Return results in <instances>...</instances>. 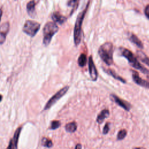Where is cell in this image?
I'll list each match as a JSON object with an SVG mask.
<instances>
[{"label": "cell", "instance_id": "1", "mask_svg": "<svg viewBox=\"0 0 149 149\" xmlns=\"http://www.w3.org/2000/svg\"><path fill=\"white\" fill-rule=\"evenodd\" d=\"M113 47L111 42H107L102 44L98 48V54L103 62L110 66L113 63Z\"/></svg>", "mask_w": 149, "mask_h": 149}, {"label": "cell", "instance_id": "2", "mask_svg": "<svg viewBox=\"0 0 149 149\" xmlns=\"http://www.w3.org/2000/svg\"><path fill=\"white\" fill-rule=\"evenodd\" d=\"M121 54L125 58H126L127 59L130 66H132V67H133L136 69L140 70L143 73L149 75V69L143 66L139 62L136 56H134V55L130 50L125 48H122Z\"/></svg>", "mask_w": 149, "mask_h": 149}, {"label": "cell", "instance_id": "3", "mask_svg": "<svg viewBox=\"0 0 149 149\" xmlns=\"http://www.w3.org/2000/svg\"><path fill=\"white\" fill-rule=\"evenodd\" d=\"M89 5V2H88L87 5H86L84 9L81 12L76 19L74 27V33H73V38H74V42L76 46H77L81 41V26L82 23L85 16V15L87 12L88 9V7Z\"/></svg>", "mask_w": 149, "mask_h": 149}, {"label": "cell", "instance_id": "4", "mask_svg": "<svg viewBox=\"0 0 149 149\" xmlns=\"http://www.w3.org/2000/svg\"><path fill=\"white\" fill-rule=\"evenodd\" d=\"M59 28L55 22L47 23L43 28V44L47 46L51 42L52 37L57 33Z\"/></svg>", "mask_w": 149, "mask_h": 149}, {"label": "cell", "instance_id": "5", "mask_svg": "<svg viewBox=\"0 0 149 149\" xmlns=\"http://www.w3.org/2000/svg\"><path fill=\"white\" fill-rule=\"evenodd\" d=\"M40 28V24L33 20H26L23 27V31L30 37H34Z\"/></svg>", "mask_w": 149, "mask_h": 149}, {"label": "cell", "instance_id": "6", "mask_svg": "<svg viewBox=\"0 0 149 149\" xmlns=\"http://www.w3.org/2000/svg\"><path fill=\"white\" fill-rule=\"evenodd\" d=\"M69 88V86H66L64 87H63L62 88H61L59 91H58L55 94H54L49 100V101L47 102V103L46 104V105L44 107V109L46 110L48 109L49 108H50L53 105H54L62 97H63L66 93V92L68 91Z\"/></svg>", "mask_w": 149, "mask_h": 149}, {"label": "cell", "instance_id": "7", "mask_svg": "<svg viewBox=\"0 0 149 149\" xmlns=\"http://www.w3.org/2000/svg\"><path fill=\"white\" fill-rule=\"evenodd\" d=\"M110 96L112 101H113L116 104H118L119 106L123 108L125 110L129 111L132 108V105L129 102L121 99L120 97H118L117 95L113 94H111Z\"/></svg>", "mask_w": 149, "mask_h": 149}, {"label": "cell", "instance_id": "8", "mask_svg": "<svg viewBox=\"0 0 149 149\" xmlns=\"http://www.w3.org/2000/svg\"><path fill=\"white\" fill-rule=\"evenodd\" d=\"M88 71L91 79L93 81H96L98 77V73L91 56L88 58Z\"/></svg>", "mask_w": 149, "mask_h": 149}, {"label": "cell", "instance_id": "9", "mask_svg": "<svg viewBox=\"0 0 149 149\" xmlns=\"http://www.w3.org/2000/svg\"><path fill=\"white\" fill-rule=\"evenodd\" d=\"M132 78H133V81H134V83H136L137 84L140 86H142V87H146V88H147L149 89V82L141 79L138 72L133 70H132Z\"/></svg>", "mask_w": 149, "mask_h": 149}, {"label": "cell", "instance_id": "10", "mask_svg": "<svg viewBox=\"0 0 149 149\" xmlns=\"http://www.w3.org/2000/svg\"><path fill=\"white\" fill-rule=\"evenodd\" d=\"M9 30V23L6 22L0 26V44H2L6 40V36Z\"/></svg>", "mask_w": 149, "mask_h": 149}, {"label": "cell", "instance_id": "11", "mask_svg": "<svg viewBox=\"0 0 149 149\" xmlns=\"http://www.w3.org/2000/svg\"><path fill=\"white\" fill-rule=\"evenodd\" d=\"M21 129H22V127H19L15 131L13 137L10 141L9 146L7 147L8 148H17V142H18V139L21 132Z\"/></svg>", "mask_w": 149, "mask_h": 149}, {"label": "cell", "instance_id": "12", "mask_svg": "<svg viewBox=\"0 0 149 149\" xmlns=\"http://www.w3.org/2000/svg\"><path fill=\"white\" fill-rule=\"evenodd\" d=\"M38 3L36 0H31L26 5V10L30 17H34L36 15V5Z\"/></svg>", "mask_w": 149, "mask_h": 149}, {"label": "cell", "instance_id": "13", "mask_svg": "<svg viewBox=\"0 0 149 149\" xmlns=\"http://www.w3.org/2000/svg\"><path fill=\"white\" fill-rule=\"evenodd\" d=\"M51 18L54 22L57 23L59 24H62L66 20V17L62 15H61L58 12H54L51 15Z\"/></svg>", "mask_w": 149, "mask_h": 149}, {"label": "cell", "instance_id": "14", "mask_svg": "<svg viewBox=\"0 0 149 149\" xmlns=\"http://www.w3.org/2000/svg\"><path fill=\"white\" fill-rule=\"evenodd\" d=\"M109 115V111L107 109H103L101 111V112L98 115L97 117V123H102L104 120H105V119L107 118Z\"/></svg>", "mask_w": 149, "mask_h": 149}, {"label": "cell", "instance_id": "15", "mask_svg": "<svg viewBox=\"0 0 149 149\" xmlns=\"http://www.w3.org/2000/svg\"><path fill=\"white\" fill-rule=\"evenodd\" d=\"M104 71L108 73L109 75H111V76H112L114 79L118 80H119L120 81L123 83H126V81L123 79L122 78V77H120V76H119L115 71L112 70V69H104Z\"/></svg>", "mask_w": 149, "mask_h": 149}, {"label": "cell", "instance_id": "16", "mask_svg": "<svg viewBox=\"0 0 149 149\" xmlns=\"http://www.w3.org/2000/svg\"><path fill=\"white\" fill-rule=\"evenodd\" d=\"M129 40L134 44L137 47H138L140 48H143V44L141 40L134 34H131V35L129 37Z\"/></svg>", "mask_w": 149, "mask_h": 149}, {"label": "cell", "instance_id": "17", "mask_svg": "<svg viewBox=\"0 0 149 149\" xmlns=\"http://www.w3.org/2000/svg\"><path fill=\"white\" fill-rule=\"evenodd\" d=\"M136 54L137 57L142 62L149 66V57H148L145 53L141 51H137Z\"/></svg>", "mask_w": 149, "mask_h": 149}, {"label": "cell", "instance_id": "18", "mask_svg": "<svg viewBox=\"0 0 149 149\" xmlns=\"http://www.w3.org/2000/svg\"><path fill=\"white\" fill-rule=\"evenodd\" d=\"M65 129L68 132H74L77 129V125L74 122L68 123L65 126Z\"/></svg>", "mask_w": 149, "mask_h": 149}, {"label": "cell", "instance_id": "19", "mask_svg": "<svg viewBox=\"0 0 149 149\" xmlns=\"http://www.w3.org/2000/svg\"><path fill=\"white\" fill-rule=\"evenodd\" d=\"M78 65L80 67H84L87 63V56L84 54H81L79 56L77 61Z\"/></svg>", "mask_w": 149, "mask_h": 149}, {"label": "cell", "instance_id": "20", "mask_svg": "<svg viewBox=\"0 0 149 149\" xmlns=\"http://www.w3.org/2000/svg\"><path fill=\"white\" fill-rule=\"evenodd\" d=\"M41 143L43 146L48 147V148H50V147H52V146H53L52 141L46 137H44L42 139Z\"/></svg>", "mask_w": 149, "mask_h": 149}, {"label": "cell", "instance_id": "21", "mask_svg": "<svg viewBox=\"0 0 149 149\" xmlns=\"http://www.w3.org/2000/svg\"><path fill=\"white\" fill-rule=\"evenodd\" d=\"M127 135V131L125 129L120 130L117 135V139L119 140H123Z\"/></svg>", "mask_w": 149, "mask_h": 149}, {"label": "cell", "instance_id": "22", "mask_svg": "<svg viewBox=\"0 0 149 149\" xmlns=\"http://www.w3.org/2000/svg\"><path fill=\"white\" fill-rule=\"evenodd\" d=\"M61 126V122L58 120H53L51 123L50 129L55 130L58 129Z\"/></svg>", "mask_w": 149, "mask_h": 149}, {"label": "cell", "instance_id": "23", "mask_svg": "<svg viewBox=\"0 0 149 149\" xmlns=\"http://www.w3.org/2000/svg\"><path fill=\"white\" fill-rule=\"evenodd\" d=\"M79 0H69L68 2V5L72 8H74L78 3Z\"/></svg>", "mask_w": 149, "mask_h": 149}, {"label": "cell", "instance_id": "24", "mask_svg": "<svg viewBox=\"0 0 149 149\" xmlns=\"http://www.w3.org/2000/svg\"><path fill=\"white\" fill-rule=\"evenodd\" d=\"M109 123H106V124L105 125L104 128H103V130H102V133L104 134H107L109 131Z\"/></svg>", "mask_w": 149, "mask_h": 149}, {"label": "cell", "instance_id": "25", "mask_svg": "<svg viewBox=\"0 0 149 149\" xmlns=\"http://www.w3.org/2000/svg\"><path fill=\"white\" fill-rule=\"evenodd\" d=\"M144 14L149 19V4L147 5L144 9Z\"/></svg>", "mask_w": 149, "mask_h": 149}, {"label": "cell", "instance_id": "26", "mask_svg": "<svg viewBox=\"0 0 149 149\" xmlns=\"http://www.w3.org/2000/svg\"><path fill=\"white\" fill-rule=\"evenodd\" d=\"M81 147H82V146H81V144H77V145L76 146V147H75V148H77V149H79V148H81Z\"/></svg>", "mask_w": 149, "mask_h": 149}, {"label": "cell", "instance_id": "27", "mask_svg": "<svg viewBox=\"0 0 149 149\" xmlns=\"http://www.w3.org/2000/svg\"><path fill=\"white\" fill-rule=\"evenodd\" d=\"M2 15V9L0 8V22H1V20Z\"/></svg>", "mask_w": 149, "mask_h": 149}, {"label": "cell", "instance_id": "28", "mask_svg": "<svg viewBox=\"0 0 149 149\" xmlns=\"http://www.w3.org/2000/svg\"><path fill=\"white\" fill-rule=\"evenodd\" d=\"M2 95L0 94V102L2 101Z\"/></svg>", "mask_w": 149, "mask_h": 149}, {"label": "cell", "instance_id": "29", "mask_svg": "<svg viewBox=\"0 0 149 149\" xmlns=\"http://www.w3.org/2000/svg\"><path fill=\"white\" fill-rule=\"evenodd\" d=\"M148 79H149V76H148Z\"/></svg>", "mask_w": 149, "mask_h": 149}, {"label": "cell", "instance_id": "30", "mask_svg": "<svg viewBox=\"0 0 149 149\" xmlns=\"http://www.w3.org/2000/svg\"><path fill=\"white\" fill-rule=\"evenodd\" d=\"M15 1H16V0H15Z\"/></svg>", "mask_w": 149, "mask_h": 149}]
</instances>
